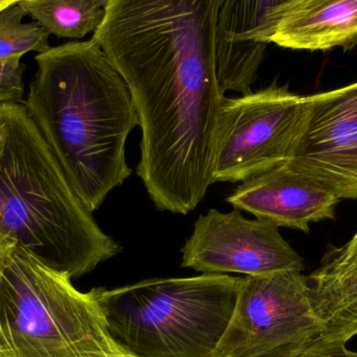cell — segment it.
<instances>
[{
    "label": "cell",
    "mask_w": 357,
    "mask_h": 357,
    "mask_svg": "<svg viewBox=\"0 0 357 357\" xmlns=\"http://www.w3.org/2000/svg\"><path fill=\"white\" fill-rule=\"evenodd\" d=\"M306 100L303 127L287 165L340 199H357V82Z\"/></svg>",
    "instance_id": "9c48e42d"
},
{
    "label": "cell",
    "mask_w": 357,
    "mask_h": 357,
    "mask_svg": "<svg viewBox=\"0 0 357 357\" xmlns=\"http://www.w3.org/2000/svg\"><path fill=\"white\" fill-rule=\"evenodd\" d=\"M266 43L308 52L357 46V0H289L266 20Z\"/></svg>",
    "instance_id": "8fae6325"
},
{
    "label": "cell",
    "mask_w": 357,
    "mask_h": 357,
    "mask_svg": "<svg viewBox=\"0 0 357 357\" xmlns=\"http://www.w3.org/2000/svg\"><path fill=\"white\" fill-rule=\"evenodd\" d=\"M24 71L25 66L21 63V58L0 60V105L22 102Z\"/></svg>",
    "instance_id": "2e32d148"
},
{
    "label": "cell",
    "mask_w": 357,
    "mask_h": 357,
    "mask_svg": "<svg viewBox=\"0 0 357 357\" xmlns=\"http://www.w3.org/2000/svg\"><path fill=\"white\" fill-rule=\"evenodd\" d=\"M15 245L16 243L14 241L0 233V281H1L4 271L10 261Z\"/></svg>",
    "instance_id": "ac0fdd59"
},
{
    "label": "cell",
    "mask_w": 357,
    "mask_h": 357,
    "mask_svg": "<svg viewBox=\"0 0 357 357\" xmlns=\"http://www.w3.org/2000/svg\"><path fill=\"white\" fill-rule=\"evenodd\" d=\"M306 278L323 327L320 337L347 343L357 335V232Z\"/></svg>",
    "instance_id": "4fadbf2b"
},
{
    "label": "cell",
    "mask_w": 357,
    "mask_h": 357,
    "mask_svg": "<svg viewBox=\"0 0 357 357\" xmlns=\"http://www.w3.org/2000/svg\"><path fill=\"white\" fill-rule=\"evenodd\" d=\"M322 333L302 272L245 276L218 357L259 356L284 346L308 343Z\"/></svg>",
    "instance_id": "52a82bcc"
},
{
    "label": "cell",
    "mask_w": 357,
    "mask_h": 357,
    "mask_svg": "<svg viewBox=\"0 0 357 357\" xmlns=\"http://www.w3.org/2000/svg\"><path fill=\"white\" fill-rule=\"evenodd\" d=\"M305 344H299V345H289L284 347L278 348V349L273 350V351L266 352L262 356L256 357H295L296 354L301 350V348Z\"/></svg>",
    "instance_id": "d6986e66"
},
{
    "label": "cell",
    "mask_w": 357,
    "mask_h": 357,
    "mask_svg": "<svg viewBox=\"0 0 357 357\" xmlns=\"http://www.w3.org/2000/svg\"><path fill=\"white\" fill-rule=\"evenodd\" d=\"M8 135V123H6V104L0 105V157L6 144Z\"/></svg>",
    "instance_id": "ffe728a7"
},
{
    "label": "cell",
    "mask_w": 357,
    "mask_h": 357,
    "mask_svg": "<svg viewBox=\"0 0 357 357\" xmlns=\"http://www.w3.org/2000/svg\"><path fill=\"white\" fill-rule=\"evenodd\" d=\"M241 277L204 274L96 287L112 339L134 357H218Z\"/></svg>",
    "instance_id": "277c9868"
},
{
    "label": "cell",
    "mask_w": 357,
    "mask_h": 357,
    "mask_svg": "<svg viewBox=\"0 0 357 357\" xmlns=\"http://www.w3.org/2000/svg\"><path fill=\"white\" fill-rule=\"evenodd\" d=\"M0 357L134 356L109 333L96 289L16 245L0 281Z\"/></svg>",
    "instance_id": "5b68a950"
},
{
    "label": "cell",
    "mask_w": 357,
    "mask_h": 357,
    "mask_svg": "<svg viewBox=\"0 0 357 357\" xmlns=\"http://www.w3.org/2000/svg\"><path fill=\"white\" fill-rule=\"evenodd\" d=\"M35 60L25 109L94 212L132 174L126 142L139 121L129 87L92 39L52 47Z\"/></svg>",
    "instance_id": "7a4b0ae2"
},
{
    "label": "cell",
    "mask_w": 357,
    "mask_h": 357,
    "mask_svg": "<svg viewBox=\"0 0 357 357\" xmlns=\"http://www.w3.org/2000/svg\"><path fill=\"white\" fill-rule=\"evenodd\" d=\"M287 1L224 0L218 20V75L225 93L252 91L268 47L266 20Z\"/></svg>",
    "instance_id": "7c38bea8"
},
{
    "label": "cell",
    "mask_w": 357,
    "mask_h": 357,
    "mask_svg": "<svg viewBox=\"0 0 357 357\" xmlns=\"http://www.w3.org/2000/svg\"><path fill=\"white\" fill-rule=\"evenodd\" d=\"M340 199L287 165L243 181L227 202L275 226L310 232V224L335 218Z\"/></svg>",
    "instance_id": "30bf717a"
},
{
    "label": "cell",
    "mask_w": 357,
    "mask_h": 357,
    "mask_svg": "<svg viewBox=\"0 0 357 357\" xmlns=\"http://www.w3.org/2000/svg\"><path fill=\"white\" fill-rule=\"evenodd\" d=\"M181 252L182 268L204 274L262 276L304 270L303 259L278 227L260 218L248 220L235 208L228 213L211 209L199 215Z\"/></svg>",
    "instance_id": "ba28073f"
},
{
    "label": "cell",
    "mask_w": 357,
    "mask_h": 357,
    "mask_svg": "<svg viewBox=\"0 0 357 357\" xmlns=\"http://www.w3.org/2000/svg\"><path fill=\"white\" fill-rule=\"evenodd\" d=\"M22 1H24V0H0V12L6 10V8H10V6H15V4H19Z\"/></svg>",
    "instance_id": "44dd1931"
},
{
    "label": "cell",
    "mask_w": 357,
    "mask_h": 357,
    "mask_svg": "<svg viewBox=\"0 0 357 357\" xmlns=\"http://www.w3.org/2000/svg\"><path fill=\"white\" fill-rule=\"evenodd\" d=\"M295 357H357V352L346 347V343L316 337L306 343Z\"/></svg>",
    "instance_id": "e0dca14e"
},
{
    "label": "cell",
    "mask_w": 357,
    "mask_h": 357,
    "mask_svg": "<svg viewBox=\"0 0 357 357\" xmlns=\"http://www.w3.org/2000/svg\"><path fill=\"white\" fill-rule=\"evenodd\" d=\"M224 0H107L91 39L129 87L142 139L162 149L213 135L225 96L218 75Z\"/></svg>",
    "instance_id": "6da1fadb"
},
{
    "label": "cell",
    "mask_w": 357,
    "mask_h": 357,
    "mask_svg": "<svg viewBox=\"0 0 357 357\" xmlns=\"http://www.w3.org/2000/svg\"><path fill=\"white\" fill-rule=\"evenodd\" d=\"M306 110V96L276 82L259 91L225 98L216 126L213 183L243 182L287 162Z\"/></svg>",
    "instance_id": "8992f818"
},
{
    "label": "cell",
    "mask_w": 357,
    "mask_h": 357,
    "mask_svg": "<svg viewBox=\"0 0 357 357\" xmlns=\"http://www.w3.org/2000/svg\"><path fill=\"white\" fill-rule=\"evenodd\" d=\"M0 233L46 266L79 278L119 255L69 183L24 105L6 104Z\"/></svg>",
    "instance_id": "3957f363"
},
{
    "label": "cell",
    "mask_w": 357,
    "mask_h": 357,
    "mask_svg": "<svg viewBox=\"0 0 357 357\" xmlns=\"http://www.w3.org/2000/svg\"><path fill=\"white\" fill-rule=\"evenodd\" d=\"M19 6L50 36L79 40L102 24L107 0H24Z\"/></svg>",
    "instance_id": "5bb4252c"
},
{
    "label": "cell",
    "mask_w": 357,
    "mask_h": 357,
    "mask_svg": "<svg viewBox=\"0 0 357 357\" xmlns=\"http://www.w3.org/2000/svg\"><path fill=\"white\" fill-rule=\"evenodd\" d=\"M26 17L19 4L0 12V60L22 58L50 50V33L36 21L24 22Z\"/></svg>",
    "instance_id": "9a60e30c"
}]
</instances>
